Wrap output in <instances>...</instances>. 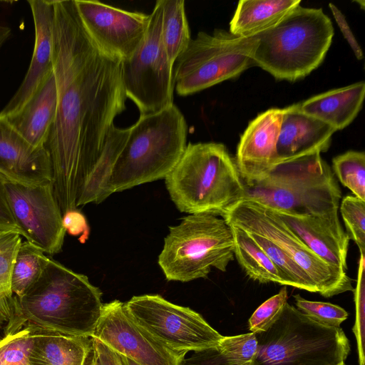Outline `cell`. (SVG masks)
Here are the masks:
<instances>
[{
	"label": "cell",
	"instance_id": "obj_1",
	"mask_svg": "<svg viewBox=\"0 0 365 365\" xmlns=\"http://www.w3.org/2000/svg\"><path fill=\"white\" fill-rule=\"evenodd\" d=\"M53 70L56 118L45 144L53 192L63 215L79 200L101 156L115 118L125 109L122 60L99 48L74 0H55Z\"/></svg>",
	"mask_w": 365,
	"mask_h": 365
},
{
	"label": "cell",
	"instance_id": "obj_2",
	"mask_svg": "<svg viewBox=\"0 0 365 365\" xmlns=\"http://www.w3.org/2000/svg\"><path fill=\"white\" fill-rule=\"evenodd\" d=\"M102 292L88 278L49 258L36 282L15 296L5 334L29 324L76 336H92L101 318Z\"/></svg>",
	"mask_w": 365,
	"mask_h": 365
},
{
	"label": "cell",
	"instance_id": "obj_3",
	"mask_svg": "<svg viewBox=\"0 0 365 365\" xmlns=\"http://www.w3.org/2000/svg\"><path fill=\"white\" fill-rule=\"evenodd\" d=\"M129 129L106 186V198L113 192L165 178L187 146V122L174 103L140 114Z\"/></svg>",
	"mask_w": 365,
	"mask_h": 365
},
{
	"label": "cell",
	"instance_id": "obj_4",
	"mask_svg": "<svg viewBox=\"0 0 365 365\" xmlns=\"http://www.w3.org/2000/svg\"><path fill=\"white\" fill-rule=\"evenodd\" d=\"M165 179L177 208L190 215L222 217L245 196L235 161L222 143H187Z\"/></svg>",
	"mask_w": 365,
	"mask_h": 365
},
{
	"label": "cell",
	"instance_id": "obj_5",
	"mask_svg": "<svg viewBox=\"0 0 365 365\" xmlns=\"http://www.w3.org/2000/svg\"><path fill=\"white\" fill-rule=\"evenodd\" d=\"M257 36L252 63L277 80L303 78L324 61L334 27L322 9L300 5Z\"/></svg>",
	"mask_w": 365,
	"mask_h": 365
},
{
	"label": "cell",
	"instance_id": "obj_6",
	"mask_svg": "<svg viewBox=\"0 0 365 365\" xmlns=\"http://www.w3.org/2000/svg\"><path fill=\"white\" fill-rule=\"evenodd\" d=\"M274 211L296 216L319 215L339 209L341 191L319 152L274 165L245 196Z\"/></svg>",
	"mask_w": 365,
	"mask_h": 365
},
{
	"label": "cell",
	"instance_id": "obj_7",
	"mask_svg": "<svg viewBox=\"0 0 365 365\" xmlns=\"http://www.w3.org/2000/svg\"><path fill=\"white\" fill-rule=\"evenodd\" d=\"M256 336L255 365H338L351 351L341 328L321 324L288 302L277 320Z\"/></svg>",
	"mask_w": 365,
	"mask_h": 365
},
{
	"label": "cell",
	"instance_id": "obj_8",
	"mask_svg": "<svg viewBox=\"0 0 365 365\" xmlns=\"http://www.w3.org/2000/svg\"><path fill=\"white\" fill-rule=\"evenodd\" d=\"M234 257L232 231L222 217L190 214L169 227L158 264L168 281L187 282L207 277L212 267L225 272Z\"/></svg>",
	"mask_w": 365,
	"mask_h": 365
},
{
	"label": "cell",
	"instance_id": "obj_9",
	"mask_svg": "<svg viewBox=\"0 0 365 365\" xmlns=\"http://www.w3.org/2000/svg\"><path fill=\"white\" fill-rule=\"evenodd\" d=\"M257 36L245 38L217 29L200 31L174 63L175 90L186 96L240 76L253 66Z\"/></svg>",
	"mask_w": 365,
	"mask_h": 365
},
{
	"label": "cell",
	"instance_id": "obj_10",
	"mask_svg": "<svg viewBox=\"0 0 365 365\" xmlns=\"http://www.w3.org/2000/svg\"><path fill=\"white\" fill-rule=\"evenodd\" d=\"M229 225L262 235L284 250L314 282L324 297L354 291L346 272L329 265L306 246L284 223L277 213L262 204L242 199L222 216Z\"/></svg>",
	"mask_w": 365,
	"mask_h": 365
},
{
	"label": "cell",
	"instance_id": "obj_11",
	"mask_svg": "<svg viewBox=\"0 0 365 365\" xmlns=\"http://www.w3.org/2000/svg\"><path fill=\"white\" fill-rule=\"evenodd\" d=\"M161 24L162 1L158 0L142 43L129 58L122 61L126 97L140 114L153 113L173 103L174 65L163 42Z\"/></svg>",
	"mask_w": 365,
	"mask_h": 365
},
{
	"label": "cell",
	"instance_id": "obj_12",
	"mask_svg": "<svg viewBox=\"0 0 365 365\" xmlns=\"http://www.w3.org/2000/svg\"><path fill=\"white\" fill-rule=\"evenodd\" d=\"M125 304L140 327L175 352L215 351L223 337L199 313L160 295L134 296Z\"/></svg>",
	"mask_w": 365,
	"mask_h": 365
},
{
	"label": "cell",
	"instance_id": "obj_13",
	"mask_svg": "<svg viewBox=\"0 0 365 365\" xmlns=\"http://www.w3.org/2000/svg\"><path fill=\"white\" fill-rule=\"evenodd\" d=\"M5 185L21 236L44 253L60 252L66 232L52 183L32 186L6 181Z\"/></svg>",
	"mask_w": 365,
	"mask_h": 365
},
{
	"label": "cell",
	"instance_id": "obj_14",
	"mask_svg": "<svg viewBox=\"0 0 365 365\" xmlns=\"http://www.w3.org/2000/svg\"><path fill=\"white\" fill-rule=\"evenodd\" d=\"M92 337L139 365H182L185 356L170 349L140 327L125 304L118 299L103 304Z\"/></svg>",
	"mask_w": 365,
	"mask_h": 365
},
{
	"label": "cell",
	"instance_id": "obj_15",
	"mask_svg": "<svg viewBox=\"0 0 365 365\" xmlns=\"http://www.w3.org/2000/svg\"><path fill=\"white\" fill-rule=\"evenodd\" d=\"M74 2L84 29L99 48L122 61L135 52L147 32L150 14L98 1Z\"/></svg>",
	"mask_w": 365,
	"mask_h": 365
},
{
	"label": "cell",
	"instance_id": "obj_16",
	"mask_svg": "<svg viewBox=\"0 0 365 365\" xmlns=\"http://www.w3.org/2000/svg\"><path fill=\"white\" fill-rule=\"evenodd\" d=\"M284 108H270L250 121L237 145L235 163L251 187L263 180L276 163V148Z\"/></svg>",
	"mask_w": 365,
	"mask_h": 365
},
{
	"label": "cell",
	"instance_id": "obj_17",
	"mask_svg": "<svg viewBox=\"0 0 365 365\" xmlns=\"http://www.w3.org/2000/svg\"><path fill=\"white\" fill-rule=\"evenodd\" d=\"M0 175L6 181L26 185L52 183L46 149L30 144L1 114Z\"/></svg>",
	"mask_w": 365,
	"mask_h": 365
},
{
	"label": "cell",
	"instance_id": "obj_18",
	"mask_svg": "<svg viewBox=\"0 0 365 365\" xmlns=\"http://www.w3.org/2000/svg\"><path fill=\"white\" fill-rule=\"evenodd\" d=\"M28 3L35 28L34 51L22 83L0 112L4 116L20 110L53 71L54 2L53 0H29Z\"/></svg>",
	"mask_w": 365,
	"mask_h": 365
},
{
	"label": "cell",
	"instance_id": "obj_19",
	"mask_svg": "<svg viewBox=\"0 0 365 365\" xmlns=\"http://www.w3.org/2000/svg\"><path fill=\"white\" fill-rule=\"evenodd\" d=\"M274 212L314 253L326 263L346 272L350 239L340 223L338 209L323 215L307 216Z\"/></svg>",
	"mask_w": 365,
	"mask_h": 365
},
{
	"label": "cell",
	"instance_id": "obj_20",
	"mask_svg": "<svg viewBox=\"0 0 365 365\" xmlns=\"http://www.w3.org/2000/svg\"><path fill=\"white\" fill-rule=\"evenodd\" d=\"M336 130L303 113L299 103L284 108L276 148L275 165L328 150Z\"/></svg>",
	"mask_w": 365,
	"mask_h": 365
},
{
	"label": "cell",
	"instance_id": "obj_21",
	"mask_svg": "<svg viewBox=\"0 0 365 365\" xmlns=\"http://www.w3.org/2000/svg\"><path fill=\"white\" fill-rule=\"evenodd\" d=\"M33 327L29 365H96L91 336L66 335Z\"/></svg>",
	"mask_w": 365,
	"mask_h": 365
},
{
	"label": "cell",
	"instance_id": "obj_22",
	"mask_svg": "<svg viewBox=\"0 0 365 365\" xmlns=\"http://www.w3.org/2000/svg\"><path fill=\"white\" fill-rule=\"evenodd\" d=\"M58 107V90L53 70L18 111L5 116L33 146L45 148Z\"/></svg>",
	"mask_w": 365,
	"mask_h": 365
},
{
	"label": "cell",
	"instance_id": "obj_23",
	"mask_svg": "<svg viewBox=\"0 0 365 365\" xmlns=\"http://www.w3.org/2000/svg\"><path fill=\"white\" fill-rule=\"evenodd\" d=\"M365 83L357 82L314 96L299 103V109L337 130L349 125L360 111Z\"/></svg>",
	"mask_w": 365,
	"mask_h": 365
},
{
	"label": "cell",
	"instance_id": "obj_24",
	"mask_svg": "<svg viewBox=\"0 0 365 365\" xmlns=\"http://www.w3.org/2000/svg\"><path fill=\"white\" fill-rule=\"evenodd\" d=\"M300 4V0H241L230 21L229 31L239 37L257 36Z\"/></svg>",
	"mask_w": 365,
	"mask_h": 365
},
{
	"label": "cell",
	"instance_id": "obj_25",
	"mask_svg": "<svg viewBox=\"0 0 365 365\" xmlns=\"http://www.w3.org/2000/svg\"><path fill=\"white\" fill-rule=\"evenodd\" d=\"M230 226L233 235L235 257L246 274L259 283L285 285L279 269L250 235L237 226Z\"/></svg>",
	"mask_w": 365,
	"mask_h": 365
},
{
	"label": "cell",
	"instance_id": "obj_26",
	"mask_svg": "<svg viewBox=\"0 0 365 365\" xmlns=\"http://www.w3.org/2000/svg\"><path fill=\"white\" fill-rule=\"evenodd\" d=\"M130 129L113 125L108 135L101 156L79 200L78 207L88 203H100L106 197L105 190L112 168L123 148Z\"/></svg>",
	"mask_w": 365,
	"mask_h": 365
},
{
	"label": "cell",
	"instance_id": "obj_27",
	"mask_svg": "<svg viewBox=\"0 0 365 365\" xmlns=\"http://www.w3.org/2000/svg\"><path fill=\"white\" fill-rule=\"evenodd\" d=\"M162 1L161 34L163 42L172 64L186 49L190 32L184 0Z\"/></svg>",
	"mask_w": 365,
	"mask_h": 365
},
{
	"label": "cell",
	"instance_id": "obj_28",
	"mask_svg": "<svg viewBox=\"0 0 365 365\" xmlns=\"http://www.w3.org/2000/svg\"><path fill=\"white\" fill-rule=\"evenodd\" d=\"M49 257L28 241L19 245L11 273V289L16 297H21L36 282L45 269Z\"/></svg>",
	"mask_w": 365,
	"mask_h": 365
},
{
	"label": "cell",
	"instance_id": "obj_29",
	"mask_svg": "<svg viewBox=\"0 0 365 365\" xmlns=\"http://www.w3.org/2000/svg\"><path fill=\"white\" fill-rule=\"evenodd\" d=\"M248 233L279 269L285 286L318 293L316 285L308 274L278 245L262 235Z\"/></svg>",
	"mask_w": 365,
	"mask_h": 365
},
{
	"label": "cell",
	"instance_id": "obj_30",
	"mask_svg": "<svg viewBox=\"0 0 365 365\" xmlns=\"http://www.w3.org/2000/svg\"><path fill=\"white\" fill-rule=\"evenodd\" d=\"M332 168L340 182L354 196L365 201V153L349 150L332 160Z\"/></svg>",
	"mask_w": 365,
	"mask_h": 365
},
{
	"label": "cell",
	"instance_id": "obj_31",
	"mask_svg": "<svg viewBox=\"0 0 365 365\" xmlns=\"http://www.w3.org/2000/svg\"><path fill=\"white\" fill-rule=\"evenodd\" d=\"M215 351L225 365H255L258 353L256 334L223 336Z\"/></svg>",
	"mask_w": 365,
	"mask_h": 365
},
{
	"label": "cell",
	"instance_id": "obj_32",
	"mask_svg": "<svg viewBox=\"0 0 365 365\" xmlns=\"http://www.w3.org/2000/svg\"><path fill=\"white\" fill-rule=\"evenodd\" d=\"M34 327L29 324L0 339V365H29Z\"/></svg>",
	"mask_w": 365,
	"mask_h": 365
},
{
	"label": "cell",
	"instance_id": "obj_33",
	"mask_svg": "<svg viewBox=\"0 0 365 365\" xmlns=\"http://www.w3.org/2000/svg\"><path fill=\"white\" fill-rule=\"evenodd\" d=\"M340 212L346 232L358 246L360 256L365 257V201L347 195L342 199Z\"/></svg>",
	"mask_w": 365,
	"mask_h": 365
},
{
	"label": "cell",
	"instance_id": "obj_34",
	"mask_svg": "<svg viewBox=\"0 0 365 365\" xmlns=\"http://www.w3.org/2000/svg\"><path fill=\"white\" fill-rule=\"evenodd\" d=\"M296 308L314 321L329 327H339L349 317L342 307L329 302L309 301L294 295Z\"/></svg>",
	"mask_w": 365,
	"mask_h": 365
},
{
	"label": "cell",
	"instance_id": "obj_35",
	"mask_svg": "<svg viewBox=\"0 0 365 365\" xmlns=\"http://www.w3.org/2000/svg\"><path fill=\"white\" fill-rule=\"evenodd\" d=\"M287 299L285 286L257 308L248 320L250 332L257 334L266 331L279 317Z\"/></svg>",
	"mask_w": 365,
	"mask_h": 365
},
{
	"label": "cell",
	"instance_id": "obj_36",
	"mask_svg": "<svg viewBox=\"0 0 365 365\" xmlns=\"http://www.w3.org/2000/svg\"><path fill=\"white\" fill-rule=\"evenodd\" d=\"M364 290H365V257L360 256L356 286L354 289L355 293V302L356 307V319L359 317V319L356 321V326L353 330L356 334L358 341L359 364H364V326L361 323L360 317L364 318ZM364 324V323H362Z\"/></svg>",
	"mask_w": 365,
	"mask_h": 365
},
{
	"label": "cell",
	"instance_id": "obj_37",
	"mask_svg": "<svg viewBox=\"0 0 365 365\" xmlns=\"http://www.w3.org/2000/svg\"><path fill=\"white\" fill-rule=\"evenodd\" d=\"M63 225L70 235L81 237L79 240L84 242L89 235V227L84 215L78 210H70L63 215Z\"/></svg>",
	"mask_w": 365,
	"mask_h": 365
},
{
	"label": "cell",
	"instance_id": "obj_38",
	"mask_svg": "<svg viewBox=\"0 0 365 365\" xmlns=\"http://www.w3.org/2000/svg\"><path fill=\"white\" fill-rule=\"evenodd\" d=\"M5 182L6 180L0 175V230L21 235L9 207Z\"/></svg>",
	"mask_w": 365,
	"mask_h": 365
},
{
	"label": "cell",
	"instance_id": "obj_39",
	"mask_svg": "<svg viewBox=\"0 0 365 365\" xmlns=\"http://www.w3.org/2000/svg\"><path fill=\"white\" fill-rule=\"evenodd\" d=\"M329 8L331 9L333 16L337 22V24L343 34L344 37L349 43L351 46L352 51H354L357 59L361 60L363 58V52L362 50L358 43L355 36L351 32L350 27L344 16V14L341 12V11L333 4L330 3L329 4Z\"/></svg>",
	"mask_w": 365,
	"mask_h": 365
},
{
	"label": "cell",
	"instance_id": "obj_40",
	"mask_svg": "<svg viewBox=\"0 0 365 365\" xmlns=\"http://www.w3.org/2000/svg\"><path fill=\"white\" fill-rule=\"evenodd\" d=\"M92 338L96 351V365H123L117 353L99 339Z\"/></svg>",
	"mask_w": 365,
	"mask_h": 365
},
{
	"label": "cell",
	"instance_id": "obj_41",
	"mask_svg": "<svg viewBox=\"0 0 365 365\" xmlns=\"http://www.w3.org/2000/svg\"><path fill=\"white\" fill-rule=\"evenodd\" d=\"M19 233L0 230V247L9 242Z\"/></svg>",
	"mask_w": 365,
	"mask_h": 365
},
{
	"label": "cell",
	"instance_id": "obj_42",
	"mask_svg": "<svg viewBox=\"0 0 365 365\" xmlns=\"http://www.w3.org/2000/svg\"><path fill=\"white\" fill-rule=\"evenodd\" d=\"M11 34V29L9 26L0 24V48L3 43L9 38Z\"/></svg>",
	"mask_w": 365,
	"mask_h": 365
},
{
	"label": "cell",
	"instance_id": "obj_43",
	"mask_svg": "<svg viewBox=\"0 0 365 365\" xmlns=\"http://www.w3.org/2000/svg\"><path fill=\"white\" fill-rule=\"evenodd\" d=\"M119 356L120 358L123 365H139L135 361H133L132 359H130L125 356L119 355Z\"/></svg>",
	"mask_w": 365,
	"mask_h": 365
},
{
	"label": "cell",
	"instance_id": "obj_44",
	"mask_svg": "<svg viewBox=\"0 0 365 365\" xmlns=\"http://www.w3.org/2000/svg\"><path fill=\"white\" fill-rule=\"evenodd\" d=\"M338 365H347V364L345 362H342V363H341V364H339Z\"/></svg>",
	"mask_w": 365,
	"mask_h": 365
},
{
	"label": "cell",
	"instance_id": "obj_45",
	"mask_svg": "<svg viewBox=\"0 0 365 365\" xmlns=\"http://www.w3.org/2000/svg\"><path fill=\"white\" fill-rule=\"evenodd\" d=\"M360 365H364V364H360Z\"/></svg>",
	"mask_w": 365,
	"mask_h": 365
}]
</instances>
